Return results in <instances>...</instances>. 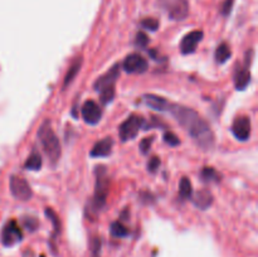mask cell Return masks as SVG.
I'll return each instance as SVG.
<instances>
[{
	"mask_svg": "<svg viewBox=\"0 0 258 257\" xmlns=\"http://www.w3.org/2000/svg\"><path fill=\"white\" fill-rule=\"evenodd\" d=\"M171 115L176 121L180 123L181 127L190 135L197 143L204 150H211L214 146V133L212 131L209 123L199 115L193 108L186 106L175 105L170 103L169 107Z\"/></svg>",
	"mask_w": 258,
	"mask_h": 257,
	"instance_id": "1",
	"label": "cell"
},
{
	"mask_svg": "<svg viewBox=\"0 0 258 257\" xmlns=\"http://www.w3.org/2000/svg\"><path fill=\"white\" fill-rule=\"evenodd\" d=\"M38 139H39L40 145H42L47 158L49 159L50 164L55 165L62 154V148H60V143L53 131L49 120H44L40 125L39 130H38Z\"/></svg>",
	"mask_w": 258,
	"mask_h": 257,
	"instance_id": "2",
	"label": "cell"
},
{
	"mask_svg": "<svg viewBox=\"0 0 258 257\" xmlns=\"http://www.w3.org/2000/svg\"><path fill=\"white\" fill-rule=\"evenodd\" d=\"M96 184L95 193L92 199V208L95 212L102 211L106 206L108 196V188H110V180L107 178V169L103 165L96 166Z\"/></svg>",
	"mask_w": 258,
	"mask_h": 257,
	"instance_id": "3",
	"label": "cell"
},
{
	"mask_svg": "<svg viewBox=\"0 0 258 257\" xmlns=\"http://www.w3.org/2000/svg\"><path fill=\"white\" fill-rule=\"evenodd\" d=\"M143 126H145V120H144L143 116L136 115V113L130 115L120 125V130H118L120 140L122 143H126V141H130L133 139H135Z\"/></svg>",
	"mask_w": 258,
	"mask_h": 257,
	"instance_id": "4",
	"label": "cell"
},
{
	"mask_svg": "<svg viewBox=\"0 0 258 257\" xmlns=\"http://www.w3.org/2000/svg\"><path fill=\"white\" fill-rule=\"evenodd\" d=\"M254 50L248 49L244 54V63L243 66H237L236 71H234L233 81L234 87L237 91L246 90L247 86L251 82V72H249V66H251L252 59H253Z\"/></svg>",
	"mask_w": 258,
	"mask_h": 257,
	"instance_id": "5",
	"label": "cell"
},
{
	"mask_svg": "<svg viewBox=\"0 0 258 257\" xmlns=\"http://www.w3.org/2000/svg\"><path fill=\"white\" fill-rule=\"evenodd\" d=\"M9 188L12 196L20 202H28L32 199L33 190L29 183L19 175H12L9 179Z\"/></svg>",
	"mask_w": 258,
	"mask_h": 257,
	"instance_id": "6",
	"label": "cell"
},
{
	"mask_svg": "<svg viewBox=\"0 0 258 257\" xmlns=\"http://www.w3.org/2000/svg\"><path fill=\"white\" fill-rule=\"evenodd\" d=\"M164 9L173 20H184L189 14V4L186 0H163Z\"/></svg>",
	"mask_w": 258,
	"mask_h": 257,
	"instance_id": "7",
	"label": "cell"
},
{
	"mask_svg": "<svg viewBox=\"0 0 258 257\" xmlns=\"http://www.w3.org/2000/svg\"><path fill=\"white\" fill-rule=\"evenodd\" d=\"M23 239V232L14 219H10L2 229V242L4 246L12 247Z\"/></svg>",
	"mask_w": 258,
	"mask_h": 257,
	"instance_id": "8",
	"label": "cell"
},
{
	"mask_svg": "<svg viewBox=\"0 0 258 257\" xmlns=\"http://www.w3.org/2000/svg\"><path fill=\"white\" fill-rule=\"evenodd\" d=\"M232 134L234 135V138L239 141H247L251 138V131H252V125H251V118L248 116H238V117L234 118L233 123H232Z\"/></svg>",
	"mask_w": 258,
	"mask_h": 257,
	"instance_id": "9",
	"label": "cell"
},
{
	"mask_svg": "<svg viewBox=\"0 0 258 257\" xmlns=\"http://www.w3.org/2000/svg\"><path fill=\"white\" fill-rule=\"evenodd\" d=\"M122 68L127 73H144L148 71V60L139 53H131L123 59Z\"/></svg>",
	"mask_w": 258,
	"mask_h": 257,
	"instance_id": "10",
	"label": "cell"
},
{
	"mask_svg": "<svg viewBox=\"0 0 258 257\" xmlns=\"http://www.w3.org/2000/svg\"><path fill=\"white\" fill-rule=\"evenodd\" d=\"M81 113L85 122L88 125H97L102 118V108L92 100H88L83 103Z\"/></svg>",
	"mask_w": 258,
	"mask_h": 257,
	"instance_id": "11",
	"label": "cell"
},
{
	"mask_svg": "<svg viewBox=\"0 0 258 257\" xmlns=\"http://www.w3.org/2000/svg\"><path fill=\"white\" fill-rule=\"evenodd\" d=\"M203 32L202 30H193L184 35V38L180 42V52L183 54H191L197 50L199 43L203 39Z\"/></svg>",
	"mask_w": 258,
	"mask_h": 257,
	"instance_id": "12",
	"label": "cell"
},
{
	"mask_svg": "<svg viewBox=\"0 0 258 257\" xmlns=\"http://www.w3.org/2000/svg\"><path fill=\"white\" fill-rule=\"evenodd\" d=\"M120 70L121 68H120V65H118V63L117 65L112 66L108 72H106L105 75L101 76V77L96 81L95 85H93L95 91L100 92V91L103 90V88L112 87V86H115V82L117 81L118 76H120Z\"/></svg>",
	"mask_w": 258,
	"mask_h": 257,
	"instance_id": "13",
	"label": "cell"
},
{
	"mask_svg": "<svg viewBox=\"0 0 258 257\" xmlns=\"http://www.w3.org/2000/svg\"><path fill=\"white\" fill-rule=\"evenodd\" d=\"M113 148V140L112 138L107 136V138H103L102 140L97 141V143L93 145V148L91 149L90 155L92 158H105L108 156L112 153Z\"/></svg>",
	"mask_w": 258,
	"mask_h": 257,
	"instance_id": "14",
	"label": "cell"
},
{
	"mask_svg": "<svg viewBox=\"0 0 258 257\" xmlns=\"http://www.w3.org/2000/svg\"><path fill=\"white\" fill-rule=\"evenodd\" d=\"M213 201H214L213 194H212V191L208 190V189H201V190L197 191L196 196H194L193 198L194 206L198 207V208L202 209V211L208 209L209 207L213 204Z\"/></svg>",
	"mask_w": 258,
	"mask_h": 257,
	"instance_id": "15",
	"label": "cell"
},
{
	"mask_svg": "<svg viewBox=\"0 0 258 257\" xmlns=\"http://www.w3.org/2000/svg\"><path fill=\"white\" fill-rule=\"evenodd\" d=\"M144 102L155 111H169V107H170V102L166 98L158 95H153V93L144 96Z\"/></svg>",
	"mask_w": 258,
	"mask_h": 257,
	"instance_id": "16",
	"label": "cell"
},
{
	"mask_svg": "<svg viewBox=\"0 0 258 257\" xmlns=\"http://www.w3.org/2000/svg\"><path fill=\"white\" fill-rule=\"evenodd\" d=\"M82 63H83V58L81 57V55L80 57H76L75 60L71 63L70 68H68L67 73H66L64 76V80H63V86H62L63 90H66V88H67L73 81H75V78L77 77V75L80 73L81 67H82Z\"/></svg>",
	"mask_w": 258,
	"mask_h": 257,
	"instance_id": "17",
	"label": "cell"
},
{
	"mask_svg": "<svg viewBox=\"0 0 258 257\" xmlns=\"http://www.w3.org/2000/svg\"><path fill=\"white\" fill-rule=\"evenodd\" d=\"M231 57H232L231 47H229L227 43L224 42L221 43V44L217 47L216 53H214V58H216L217 63H219V65H224V63H226Z\"/></svg>",
	"mask_w": 258,
	"mask_h": 257,
	"instance_id": "18",
	"label": "cell"
},
{
	"mask_svg": "<svg viewBox=\"0 0 258 257\" xmlns=\"http://www.w3.org/2000/svg\"><path fill=\"white\" fill-rule=\"evenodd\" d=\"M201 178L202 180L207 181V183H218V181H221L222 175L219 171H217L212 166H204L201 171Z\"/></svg>",
	"mask_w": 258,
	"mask_h": 257,
	"instance_id": "19",
	"label": "cell"
},
{
	"mask_svg": "<svg viewBox=\"0 0 258 257\" xmlns=\"http://www.w3.org/2000/svg\"><path fill=\"white\" fill-rule=\"evenodd\" d=\"M42 165H43L42 156H40V154L38 153L37 150H34L29 156H28L27 161H25V164H24V168L27 169V170L38 171V170H40Z\"/></svg>",
	"mask_w": 258,
	"mask_h": 257,
	"instance_id": "20",
	"label": "cell"
},
{
	"mask_svg": "<svg viewBox=\"0 0 258 257\" xmlns=\"http://www.w3.org/2000/svg\"><path fill=\"white\" fill-rule=\"evenodd\" d=\"M179 196L181 199H190L193 196V185H191L190 179L183 176L179 183Z\"/></svg>",
	"mask_w": 258,
	"mask_h": 257,
	"instance_id": "21",
	"label": "cell"
},
{
	"mask_svg": "<svg viewBox=\"0 0 258 257\" xmlns=\"http://www.w3.org/2000/svg\"><path fill=\"white\" fill-rule=\"evenodd\" d=\"M44 214H45V217L49 219L50 223L53 224V236L54 237L59 236L60 229H62V224H60L59 217H58L57 213H55L52 208H49V207H48V208H45Z\"/></svg>",
	"mask_w": 258,
	"mask_h": 257,
	"instance_id": "22",
	"label": "cell"
},
{
	"mask_svg": "<svg viewBox=\"0 0 258 257\" xmlns=\"http://www.w3.org/2000/svg\"><path fill=\"white\" fill-rule=\"evenodd\" d=\"M111 234L113 237H117V238H123V237L128 236V229L121 222L116 221L111 224Z\"/></svg>",
	"mask_w": 258,
	"mask_h": 257,
	"instance_id": "23",
	"label": "cell"
},
{
	"mask_svg": "<svg viewBox=\"0 0 258 257\" xmlns=\"http://www.w3.org/2000/svg\"><path fill=\"white\" fill-rule=\"evenodd\" d=\"M100 101L103 103V105H108V103H111L113 101V98H115V86H112V87H107V88H103V90H101L100 92Z\"/></svg>",
	"mask_w": 258,
	"mask_h": 257,
	"instance_id": "24",
	"label": "cell"
},
{
	"mask_svg": "<svg viewBox=\"0 0 258 257\" xmlns=\"http://www.w3.org/2000/svg\"><path fill=\"white\" fill-rule=\"evenodd\" d=\"M141 27L144 29L150 30V32H155V30L159 29V20L155 19V18H146L141 22Z\"/></svg>",
	"mask_w": 258,
	"mask_h": 257,
	"instance_id": "25",
	"label": "cell"
},
{
	"mask_svg": "<svg viewBox=\"0 0 258 257\" xmlns=\"http://www.w3.org/2000/svg\"><path fill=\"white\" fill-rule=\"evenodd\" d=\"M23 224H24V227L29 232L37 231V228L39 227V222H38V219L34 218V217H29V216L23 218Z\"/></svg>",
	"mask_w": 258,
	"mask_h": 257,
	"instance_id": "26",
	"label": "cell"
},
{
	"mask_svg": "<svg viewBox=\"0 0 258 257\" xmlns=\"http://www.w3.org/2000/svg\"><path fill=\"white\" fill-rule=\"evenodd\" d=\"M154 139H155V136H149V138H144L143 140L140 141V151H141V154L146 155V154H148L149 151H150L151 145H153V143H154Z\"/></svg>",
	"mask_w": 258,
	"mask_h": 257,
	"instance_id": "27",
	"label": "cell"
},
{
	"mask_svg": "<svg viewBox=\"0 0 258 257\" xmlns=\"http://www.w3.org/2000/svg\"><path fill=\"white\" fill-rule=\"evenodd\" d=\"M101 254V238L95 237L91 241V257H100Z\"/></svg>",
	"mask_w": 258,
	"mask_h": 257,
	"instance_id": "28",
	"label": "cell"
},
{
	"mask_svg": "<svg viewBox=\"0 0 258 257\" xmlns=\"http://www.w3.org/2000/svg\"><path fill=\"white\" fill-rule=\"evenodd\" d=\"M149 37L145 34L144 32H139L138 34H136V38H135V44L138 45L139 48H146L149 44Z\"/></svg>",
	"mask_w": 258,
	"mask_h": 257,
	"instance_id": "29",
	"label": "cell"
},
{
	"mask_svg": "<svg viewBox=\"0 0 258 257\" xmlns=\"http://www.w3.org/2000/svg\"><path fill=\"white\" fill-rule=\"evenodd\" d=\"M164 141L170 146H178L180 144V140H179L178 136L174 133H171V131H168V133L164 134Z\"/></svg>",
	"mask_w": 258,
	"mask_h": 257,
	"instance_id": "30",
	"label": "cell"
},
{
	"mask_svg": "<svg viewBox=\"0 0 258 257\" xmlns=\"http://www.w3.org/2000/svg\"><path fill=\"white\" fill-rule=\"evenodd\" d=\"M160 164H161L160 158H159V156H153L148 163V170L150 171V173L155 174L156 171L159 170V168H160Z\"/></svg>",
	"mask_w": 258,
	"mask_h": 257,
	"instance_id": "31",
	"label": "cell"
},
{
	"mask_svg": "<svg viewBox=\"0 0 258 257\" xmlns=\"http://www.w3.org/2000/svg\"><path fill=\"white\" fill-rule=\"evenodd\" d=\"M233 5H234V0H224L223 5H222V14L224 17H228L231 14L232 9H233Z\"/></svg>",
	"mask_w": 258,
	"mask_h": 257,
	"instance_id": "32",
	"label": "cell"
},
{
	"mask_svg": "<svg viewBox=\"0 0 258 257\" xmlns=\"http://www.w3.org/2000/svg\"><path fill=\"white\" fill-rule=\"evenodd\" d=\"M140 199H141V202H144L145 204H149V203H151V202L155 201V197H154L153 194L148 190V191H143V193L140 194Z\"/></svg>",
	"mask_w": 258,
	"mask_h": 257,
	"instance_id": "33",
	"label": "cell"
}]
</instances>
